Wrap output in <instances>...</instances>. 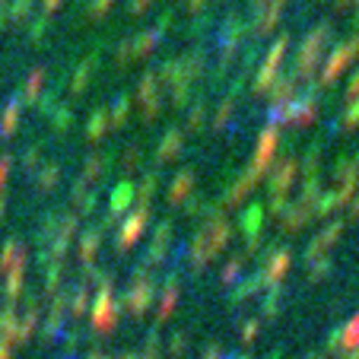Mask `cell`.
Here are the masks:
<instances>
[{
  "label": "cell",
  "instance_id": "1",
  "mask_svg": "<svg viewBox=\"0 0 359 359\" xmlns=\"http://www.w3.org/2000/svg\"><path fill=\"white\" fill-rule=\"evenodd\" d=\"M143 219H147V213H137V217H130V219H128V226H124V236H121V242H130V238H134L137 232H140Z\"/></svg>",
  "mask_w": 359,
  "mask_h": 359
},
{
  "label": "cell",
  "instance_id": "2",
  "mask_svg": "<svg viewBox=\"0 0 359 359\" xmlns=\"http://www.w3.org/2000/svg\"><path fill=\"white\" fill-rule=\"evenodd\" d=\"M188 184H191V175H182V182H175V184H172V197H175V201H178V197H182L184 191H188Z\"/></svg>",
  "mask_w": 359,
  "mask_h": 359
},
{
  "label": "cell",
  "instance_id": "3",
  "mask_svg": "<svg viewBox=\"0 0 359 359\" xmlns=\"http://www.w3.org/2000/svg\"><path fill=\"white\" fill-rule=\"evenodd\" d=\"M48 4H55V0H48Z\"/></svg>",
  "mask_w": 359,
  "mask_h": 359
}]
</instances>
